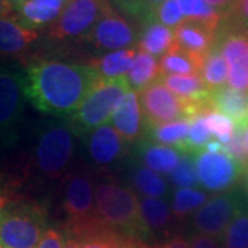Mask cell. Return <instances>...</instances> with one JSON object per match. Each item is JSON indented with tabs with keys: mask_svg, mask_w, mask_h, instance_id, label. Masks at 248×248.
Returning a JSON list of instances; mask_svg holds the SVG:
<instances>
[{
	"mask_svg": "<svg viewBox=\"0 0 248 248\" xmlns=\"http://www.w3.org/2000/svg\"><path fill=\"white\" fill-rule=\"evenodd\" d=\"M76 135L69 122L51 120L42 124L32 149V167L39 178L50 182L63 181L71 174Z\"/></svg>",
	"mask_w": 248,
	"mask_h": 248,
	"instance_id": "2",
	"label": "cell"
},
{
	"mask_svg": "<svg viewBox=\"0 0 248 248\" xmlns=\"http://www.w3.org/2000/svg\"><path fill=\"white\" fill-rule=\"evenodd\" d=\"M169 181L170 184L177 189L195 187L199 185L197 174H196L195 156L182 155L177 167L169 174Z\"/></svg>",
	"mask_w": 248,
	"mask_h": 248,
	"instance_id": "34",
	"label": "cell"
},
{
	"mask_svg": "<svg viewBox=\"0 0 248 248\" xmlns=\"http://www.w3.org/2000/svg\"><path fill=\"white\" fill-rule=\"evenodd\" d=\"M145 248H190V244L187 243V240L181 237V236H175V237H171L167 240L164 244H160V246H155V247H149L145 244Z\"/></svg>",
	"mask_w": 248,
	"mask_h": 248,
	"instance_id": "44",
	"label": "cell"
},
{
	"mask_svg": "<svg viewBox=\"0 0 248 248\" xmlns=\"http://www.w3.org/2000/svg\"><path fill=\"white\" fill-rule=\"evenodd\" d=\"M25 93L33 107L54 117L69 119L101 79L90 65L40 60L27 65Z\"/></svg>",
	"mask_w": 248,
	"mask_h": 248,
	"instance_id": "1",
	"label": "cell"
},
{
	"mask_svg": "<svg viewBox=\"0 0 248 248\" xmlns=\"http://www.w3.org/2000/svg\"><path fill=\"white\" fill-rule=\"evenodd\" d=\"M138 215L140 236H149L169 231L172 223L170 204L159 197H142L138 202Z\"/></svg>",
	"mask_w": 248,
	"mask_h": 248,
	"instance_id": "18",
	"label": "cell"
},
{
	"mask_svg": "<svg viewBox=\"0 0 248 248\" xmlns=\"http://www.w3.org/2000/svg\"><path fill=\"white\" fill-rule=\"evenodd\" d=\"M14 7L9 0H0V18L11 17Z\"/></svg>",
	"mask_w": 248,
	"mask_h": 248,
	"instance_id": "45",
	"label": "cell"
},
{
	"mask_svg": "<svg viewBox=\"0 0 248 248\" xmlns=\"http://www.w3.org/2000/svg\"><path fill=\"white\" fill-rule=\"evenodd\" d=\"M130 90L131 87L125 76L116 79H99L68 122L78 135L95 130L97 127L108 123L116 107Z\"/></svg>",
	"mask_w": 248,
	"mask_h": 248,
	"instance_id": "6",
	"label": "cell"
},
{
	"mask_svg": "<svg viewBox=\"0 0 248 248\" xmlns=\"http://www.w3.org/2000/svg\"><path fill=\"white\" fill-rule=\"evenodd\" d=\"M163 1L164 0H113L124 14L141 21L143 25L155 19V13Z\"/></svg>",
	"mask_w": 248,
	"mask_h": 248,
	"instance_id": "32",
	"label": "cell"
},
{
	"mask_svg": "<svg viewBox=\"0 0 248 248\" xmlns=\"http://www.w3.org/2000/svg\"><path fill=\"white\" fill-rule=\"evenodd\" d=\"M243 29H244V32H246V35H247V37H248V24L246 25V27L243 28Z\"/></svg>",
	"mask_w": 248,
	"mask_h": 248,
	"instance_id": "50",
	"label": "cell"
},
{
	"mask_svg": "<svg viewBox=\"0 0 248 248\" xmlns=\"http://www.w3.org/2000/svg\"><path fill=\"white\" fill-rule=\"evenodd\" d=\"M204 123L207 130L210 131L211 135L217 138V141H219L225 146L231 142L233 133L236 125L233 123V120L229 119L228 116H225L221 112L215 110L213 108L207 109L204 112Z\"/></svg>",
	"mask_w": 248,
	"mask_h": 248,
	"instance_id": "31",
	"label": "cell"
},
{
	"mask_svg": "<svg viewBox=\"0 0 248 248\" xmlns=\"http://www.w3.org/2000/svg\"><path fill=\"white\" fill-rule=\"evenodd\" d=\"M161 83L175 95L189 104H210L211 91L204 84L200 75H169L161 76Z\"/></svg>",
	"mask_w": 248,
	"mask_h": 248,
	"instance_id": "21",
	"label": "cell"
},
{
	"mask_svg": "<svg viewBox=\"0 0 248 248\" xmlns=\"http://www.w3.org/2000/svg\"><path fill=\"white\" fill-rule=\"evenodd\" d=\"M210 104L215 110L233 120L236 127L248 125V93L225 86L211 91Z\"/></svg>",
	"mask_w": 248,
	"mask_h": 248,
	"instance_id": "20",
	"label": "cell"
},
{
	"mask_svg": "<svg viewBox=\"0 0 248 248\" xmlns=\"http://www.w3.org/2000/svg\"><path fill=\"white\" fill-rule=\"evenodd\" d=\"M210 6H213L217 11H219L222 18H226L231 16L234 9L236 0H205Z\"/></svg>",
	"mask_w": 248,
	"mask_h": 248,
	"instance_id": "42",
	"label": "cell"
},
{
	"mask_svg": "<svg viewBox=\"0 0 248 248\" xmlns=\"http://www.w3.org/2000/svg\"><path fill=\"white\" fill-rule=\"evenodd\" d=\"M47 210L33 200H9L0 208V246L36 248L45 236Z\"/></svg>",
	"mask_w": 248,
	"mask_h": 248,
	"instance_id": "5",
	"label": "cell"
},
{
	"mask_svg": "<svg viewBox=\"0 0 248 248\" xmlns=\"http://www.w3.org/2000/svg\"><path fill=\"white\" fill-rule=\"evenodd\" d=\"M189 130H190V120L181 119L170 123L148 125L145 135L151 142L175 148L181 153H184Z\"/></svg>",
	"mask_w": 248,
	"mask_h": 248,
	"instance_id": "23",
	"label": "cell"
},
{
	"mask_svg": "<svg viewBox=\"0 0 248 248\" xmlns=\"http://www.w3.org/2000/svg\"><path fill=\"white\" fill-rule=\"evenodd\" d=\"M160 78H161V72H160L157 58L142 50L137 51L133 68L125 76L131 90L140 93L148 86H151L152 83L157 81Z\"/></svg>",
	"mask_w": 248,
	"mask_h": 248,
	"instance_id": "25",
	"label": "cell"
},
{
	"mask_svg": "<svg viewBox=\"0 0 248 248\" xmlns=\"http://www.w3.org/2000/svg\"><path fill=\"white\" fill-rule=\"evenodd\" d=\"M155 19L164 27L175 29L181 22L185 21V17L179 9L177 0H164L156 10Z\"/></svg>",
	"mask_w": 248,
	"mask_h": 248,
	"instance_id": "37",
	"label": "cell"
},
{
	"mask_svg": "<svg viewBox=\"0 0 248 248\" xmlns=\"http://www.w3.org/2000/svg\"><path fill=\"white\" fill-rule=\"evenodd\" d=\"M138 97L146 127L170 123L181 119L192 120L193 117L202 115L208 108H211L210 104L196 105L185 102L174 93H171L160 79L140 91Z\"/></svg>",
	"mask_w": 248,
	"mask_h": 248,
	"instance_id": "8",
	"label": "cell"
},
{
	"mask_svg": "<svg viewBox=\"0 0 248 248\" xmlns=\"http://www.w3.org/2000/svg\"><path fill=\"white\" fill-rule=\"evenodd\" d=\"M226 18L234 21L241 28L246 27L248 24V0H236L233 13Z\"/></svg>",
	"mask_w": 248,
	"mask_h": 248,
	"instance_id": "40",
	"label": "cell"
},
{
	"mask_svg": "<svg viewBox=\"0 0 248 248\" xmlns=\"http://www.w3.org/2000/svg\"><path fill=\"white\" fill-rule=\"evenodd\" d=\"M68 0H27L18 6L16 17L33 31L53 25Z\"/></svg>",
	"mask_w": 248,
	"mask_h": 248,
	"instance_id": "19",
	"label": "cell"
},
{
	"mask_svg": "<svg viewBox=\"0 0 248 248\" xmlns=\"http://www.w3.org/2000/svg\"><path fill=\"white\" fill-rule=\"evenodd\" d=\"M135 55L137 50L134 48L117 50L91 61L90 66H93L98 72L101 79L123 78L127 76V73L133 68Z\"/></svg>",
	"mask_w": 248,
	"mask_h": 248,
	"instance_id": "24",
	"label": "cell"
},
{
	"mask_svg": "<svg viewBox=\"0 0 248 248\" xmlns=\"http://www.w3.org/2000/svg\"><path fill=\"white\" fill-rule=\"evenodd\" d=\"M208 195L205 192L186 187V189H175L172 192L171 200V213L177 219H182L187 215L197 211L203 204L207 203Z\"/></svg>",
	"mask_w": 248,
	"mask_h": 248,
	"instance_id": "30",
	"label": "cell"
},
{
	"mask_svg": "<svg viewBox=\"0 0 248 248\" xmlns=\"http://www.w3.org/2000/svg\"><path fill=\"white\" fill-rule=\"evenodd\" d=\"M40 37L37 31L25 27L16 16L0 18V57H19Z\"/></svg>",
	"mask_w": 248,
	"mask_h": 248,
	"instance_id": "17",
	"label": "cell"
},
{
	"mask_svg": "<svg viewBox=\"0 0 248 248\" xmlns=\"http://www.w3.org/2000/svg\"><path fill=\"white\" fill-rule=\"evenodd\" d=\"M177 1L185 19L221 24L222 16L219 14V11H217L213 6H210L205 0H177Z\"/></svg>",
	"mask_w": 248,
	"mask_h": 248,
	"instance_id": "33",
	"label": "cell"
},
{
	"mask_svg": "<svg viewBox=\"0 0 248 248\" xmlns=\"http://www.w3.org/2000/svg\"><path fill=\"white\" fill-rule=\"evenodd\" d=\"M199 75L210 91H215V90L222 89L226 86V83H228V63L225 61V58H223L217 43L203 57Z\"/></svg>",
	"mask_w": 248,
	"mask_h": 248,
	"instance_id": "27",
	"label": "cell"
},
{
	"mask_svg": "<svg viewBox=\"0 0 248 248\" xmlns=\"http://www.w3.org/2000/svg\"><path fill=\"white\" fill-rule=\"evenodd\" d=\"M204 113L196 116L190 120V130L186 140L184 155H197L199 152L204 151L205 145L213 140V135L207 130L204 123Z\"/></svg>",
	"mask_w": 248,
	"mask_h": 248,
	"instance_id": "35",
	"label": "cell"
},
{
	"mask_svg": "<svg viewBox=\"0 0 248 248\" xmlns=\"http://www.w3.org/2000/svg\"><path fill=\"white\" fill-rule=\"evenodd\" d=\"M196 174L199 185L213 193L231 190L239 182L244 171L226 152L202 151L195 155Z\"/></svg>",
	"mask_w": 248,
	"mask_h": 248,
	"instance_id": "10",
	"label": "cell"
},
{
	"mask_svg": "<svg viewBox=\"0 0 248 248\" xmlns=\"http://www.w3.org/2000/svg\"><path fill=\"white\" fill-rule=\"evenodd\" d=\"M6 202H7V197L0 193V208H1V207H3V205L6 204Z\"/></svg>",
	"mask_w": 248,
	"mask_h": 248,
	"instance_id": "48",
	"label": "cell"
},
{
	"mask_svg": "<svg viewBox=\"0 0 248 248\" xmlns=\"http://www.w3.org/2000/svg\"><path fill=\"white\" fill-rule=\"evenodd\" d=\"M217 46L228 63V83L232 89L248 93V37L234 21L222 32L218 31Z\"/></svg>",
	"mask_w": 248,
	"mask_h": 248,
	"instance_id": "11",
	"label": "cell"
},
{
	"mask_svg": "<svg viewBox=\"0 0 248 248\" xmlns=\"http://www.w3.org/2000/svg\"><path fill=\"white\" fill-rule=\"evenodd\" d=\"M190 248H219V246L210 236L193 234L190 236Z\"/></svg>",
	"mask_w": 248,
	"mask_h": 248,
	"instance_id": "43",
	"label": "cell"
},
{
	"mask_svg": "<svg viewBox=\"0 0 248 248\" xmlns=\"http://www.w3.org/2000/svg\"><path fill=\"white\" fill-rule=\"evenodd\" d=\"M244 141H246V146H247L248 151V125L244 128Z\"/></svg>",
	"mask_w": 248,
	"mask_h": 248,
	"instance_id": "49",
	"label": "cell"
},
{
	"mask_svg": "<svg viewBox=\"0 0 248 248\" xmlns=\"http://www.w3.org/2000/svg\"><path fill=\"white\" fill-rule=\"evenodd\" d=\"M62 210L66 215V236L80 240L108 231L98 219L94 181L87 172H71L63 179Z\"/></svg>",
	"mask_w": 248,
	"mask_h": 248,
	"instance_id": "4",
	"label": "cell"
},
{
	"mask_svg": "<svg viewBox=\"0 0 248 248\" xmlns=\"http://www.w3.org/2000/svg\"><path fill=\"white\" fill-rule=\"evenodd\" d=\"M223 248H248V214L241 213L223 232Z\"/></svg>",
	"mask_w": 248,
	"mask_h": 248,
	"instance_id": "36",
	"label": "cell"
},
{
	"mask_svg": "<svg viewBox=\"0 0 248 248\" xmlns=\"http://www.w3.org/2000/svg\"><path fill=\"white\" fill-rule=\"evenodd\" d=\"M87 134V156L101 174H107L109 170L115 169L127 156L125 141L112 124H104Z\"/></svg>",
	"mask_w": 248,
	"mask_h": 248,
	"instance_id": "14",
	"label": "cell"
},
{
	"mask_svg": "<svg viewBox=\"0 0 248 248\" xmlns=\"http://www.w3.org/2000/svg\"><path fill=\"white\" fill-rule=\"evenodd\" d=\"M65 236H66V234H65ZM63 248H80L79 240L75 239V237H71V236H66Z\"/></svg>",
	"mask_w": 248,
	"mask_h": 248,
	"instance_id": "46",
	"label": "cell"
},
{
	"mask_svg": "<svg viewBox=\"0 0 248 248\" xmlns=\"http://www.w3.org/2000/svg\"><path fill=\"white\" fill-rule=\"evenodd\" d=\"M221 24L185 19L174 29V46L195 57L203 58L217 43Z\"/></svg>",
	"mask_w": 248,
	"mask_h": 248,
	"instance_id": "15",
	"label": "cell"
},
{
	"mask_svg": "<svg viewBox=\"0 0 248 248\" xmlns=\"http://www.w3.org/2000/svg\"><path fill=\"white\" fill-rule=\"evenodd\" d=\"M244 177L247 178V187H248V171H247V172H246V175H244Z\"/></svg>",
	"mask_w": 248,
	"mask_h": 248,
	"instance_id": "51",
	"label": "cell"
},
{
	"mask_svg": "<svg viewBox=\"0 0 248 248\" xmlns=\"http://www.w3.org/2000/svg\"><path fill=\"white\" fill-rule=\"evenodd\" d=\"M65 239V233L55 228H48L36 248H63Z\"/></svg>",
	"mask_w": 248,
	"mask_h": 248,
	"instance_id": "38",
	"label": "cell"
},
{
	"mask_svg": "<svg viewBox=\"0 0 248 248\" xmlns=\"http://www.w3.org/2000/svg\"><path fill=\"white\" fill-rule=\"evenodd\" d=\"M203 58L195 57L172 46L159 61L161 76L169 75H199Z\"/></svg>",
	"mask_w": 248,
	"mask_h": 248,
	"instance_id": "28",
	"label": "cell"
},
{
	"mask_svg": "<svg viewBox=\"0 0 248 248\" xmlns=\"http://www.w3.org/2000/svg\"><path fill=\"white\" fill-rule=\"evenodd\" d=\"M184 153L155 142H143L138 149V157L145 167L157 174H167L175 169Z\"/></svg>",
	"mask_w": 248,
	"mask_h": 248,
	"instance_id": "22",
	"label": "cell"
},
{
	"mask_svg": "<svg viewBox=\"0 0 248 248\" xmlns=\"http://www.w3.org/2000/svg\"><path fill=\"white\" fill-rule=\"evenodd\" d=\"M134 187L143 197H159L163 199L169 193V184L160 174L152 171L145 166H135L131 174Z\"/></svg>",
	"mask_w": 248,
	"mask_h": 248,
	"instance_id": "29",
	"label": "cell"
},
{
	"mask_svg": "<svg viewBox=\"0 0 248 248\" xmlns=\"http://www.w3.org/2000/svg\"><path fill=\"white\" fill-rule=\"evenodd\" d=\"M0 248H6V247H3V246H0Z\"/></svg>",
	"mask_w": 248,
	"mask_h": 248,
	"instance_id": "52",
	"label": "cell"
},
{
	"mask_svg": "<svg viewBox=\"0 0 248 248\" xmlns=\"http://www.w3.org/2000/svg\"><path fill=\"white\" fill-rule=\"evenodd\" d=\"M243 202L236 193H222L207 200L193 215V228L204 236L221 237L231 222L241 213Z\"/></svg>",
	"mask_w": 248,
	"mask_h": 248,
	"instance_id": "12",
	"label": "cell"
},
{
	"mask_svg": "<svg viewBox=\"0 0 248 248\" xmlns=\"http://www.w3.org/2000/svg\"><path fill=\"white\" fill-rule=\"evenodd\" d=\"M94 202L98 219L108 231L138 240V197L134 190L104 175L95 186Z\"/></svg>",
	"mask_w": 248,
	"mask_h": 248,
	"instance_id": "3",
	"label": "cell"
},
{
	"mask_svg": "<svg viewBox=\"0 0 248 248\" xmlns=\"http://www.w3.org/2000/svg\"><path fill=\"white\" fill-rule=\"evenodd\" d=\"M110 120L112 127L119 133L125 143H135L146 134V123L137 91L130 90L122 98Z\"/></svg>",
	"mask_w": 248,
	"mask_h": 248,
	"instance_id": "16",
	"label": "cell"
},
{
	"mask_svg": "<svg viewBox=\"0 0 248 248\" xmlns=\"http://www.w3.org/2000/svg\"><path fill=\"white\" fill-rule=\"evenodd\" d=\"M27 101L24 71L0 65V145L11 148L17 143Z\"/></svg>",
	"mask_w": 248,
	"mask_h": 248,
	"instance_id": "7",
	"label": "cell"
},
{
	"mask_svg": "<svg viewBox=\"0 0 248 248\" xmlns=\"http://www.w3.org/2000/svg\"><path fill=\"white\" fill-rule=\"evenodd\" d=\"M138 45L140 50L153 57L164 55L174 46V29L164 27L156 19H152L145 24Z\"/></svg>",
	"mask_w": 248,
	"mask_h": 248,
	"instance_id": "26",
	"label": "cell"
},
{
	"mask_svg": "<svg viewBox=\"0 0 248 248\" xmlns=\"http://www.w3.org/2000/svg\"><path fill=\"white\" fill-rule=\"evenodd\" d=\"M109 6L108 0H68L60 17L48 28V36L57 40L86 37Z\"/></svg>",
	"mask_w": 248,
	"mask_h": 248,
	"instance_id": "9",
	"label": "cell"
},
{
	"mask_svg": "<svg viewBox=\"0 0 248 248\" xmlns=\"http://www.w3.org/2000/svg\"><path fill=\"white\" fill-rule=\"evenodd\" d=\"M86 40L98 50L117 51L137 45V42H140V35L123 16L109 6L105 14L87 33Z\"/></svg>",
	"mask_w": 248,
	"mask_h": 248,
	"instance_id": "13",
	"label": "cell"
},
{
	"mask_svg": "<svg viewBox=\"0 0 248 248\" xmlns=\"http://www.w3.org/2000/svg\"><path fill=\"white\" fill-rule=\"evenodd\" d=\"M9 1L13 4V7H14V10H16L18 6H21V4H22V3H25L27 0H9Z\"/></svg>",
	"mask_w": 248,
	"mask_h": 248,
	"instance_id": "47",
	"label": "cell"
},
{
	"mask_svg": "<svg viewBox=\"0 0 248 248\" xmlns=\"http://www.w3.org/2000/svg\"><path fill=\"white\" fill-rule=\"evenodd\" d=\"M110 231L97 233V234H91L84 239H80V248H108V233Z\"/></svg>",
	"mask_w": 248,
	"mask_h": 248,
	"instance_id": "41",
	"label": "cell"
},
{
	"mask_svg": "<svg viewBox=\"0 0 248 248\" xmlns=\"http://www.w3.org/2000/svg\"><path fill=\"white\" fill-rule=\"evenodd\" d=\"M107 241L108 248H145V244L140 243L137 239L117 234L115 232L108 233Z\"/></svg>",
	"mask_w": 248,
	"mask_h": 248,
	"instance_id": "39",
	"label": "cell"
}]
</instances>
